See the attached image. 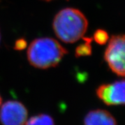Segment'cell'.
Here are the masks:
<instances>
[{
  "mask_svg": "<svg viewBox=\"0 0 125 125\" xmlns=\"http://www.w3.org/2000/svg\"><path fill=\"white\" fill-rule=\"evenodd\" d=\"M88 22L85 15L75 8L61 10L55 16L53 28L56 35L65 43H74L84 36Z\"/></svg>",
  "mask_w": 125,
  "mask_h": 125,
  "instance_id": "6da1fadb",
  "label": "cell"
},
{
  "mask_svg": "<svg viewBox=\"0 0 125 125\" xmlns=\"http://www.w3.org/2000/svg\"><path fill=\"white\" fill-rule=\"evenodd\" d=\"M28 59L34 67L47 69L57 66L67 51L57 40L41 38L33 40L28 47Z\"/></svg>",
  "mask_w": 125,
  "mask_h": 125,
  "instance_id": "7a4b0ae2",
  "label": "cell"
},
{
  "mask_svg": "<svg viewBox=\"0 0 125 125\" xmlns=\"http://www.w3.org/2000/svg\"><path fill=\"white\" fill-rule=\"evenodd\" d=\"M125 36H112L105 52L104 58L111 70L121 77L125 75Z\"/></svg>",
  "mask_w": 125,
  "mask_h": 125,
  "instance_id": "3957f363",
  "label": "cell"
},
{
  "mask_svg": "<svg viewBox=\"0 0 125 125\" xmlns=\"http://www.w3.org/2000/svg\"><path fill=\"white\" fill-rule=\"evenodd\" d=\"M28 118V110L17 101H8L0 109L2 125H24Z\"/></svg>",
  "mask_w": 125,
  "mask_h": 125,
  "instance_id": "277c9868",
  "label": "cell"
},
{
  "mask_svg": "<svg viewBox=\"0 0 125 125\" xmlns=\"http://www.w3.org/2000/svg\"><path fill=\"white\" fill-rule=\"evenodd\" d=\"M125 81H116L104 84L96 89V94L107 105H119L125 104Z\"/></svg>",
  "mask_w": 125,
  "mask_h": 125,
  "instance_id": "5b68a950",
  "label": "cell"
},
{
  "mask_svg": "<svg viewBox=\"0 0 125 125\" xmlns=\"http://www.w3.org/2000/svg\"><path fill=\"white\" fill-rule=\"evenodd\" d=\"M84 125H117L113 115L105 110H91L84 118Z\"/></svg>",
  "mask_w": 125,
  "mask_h": 125,
  "instance_id": "8992f818",
  "label": "cell"
},
{
  "mask_svg": "<svg viewBox=\"0 0 125 125\" xmlns=\"http://www.w3.org/2000/svg\"><path fill=\"white\" fill-rule=\"evenodd\" d=\"M24 125H55L54 121L49 115L41 114L31 117Z\"/></svg>",
  "mask_w": 125,
  "mask_h": 125,
  "instance_id": "52a82bcc",
  "label": "cell"
},
{
  "mask_svg": "<svg viewBox=\"0 0 125 125\" xmlns=\"http://www.w3.org/2000/svg\"><path fill=\"white\" fill-rule=\"evenodd\" d=\"M85 41L84 43L79 45L75 49L76 57H81V56H87L91 54L92 48L91 45V42L92 41L91 38H84Z\"/></svg>",
  "mask_w": 125,
  "mask_h": 125,
  "instance_id": "ba28073f",
  "label": "cell"
},
{
  "mask_svg": "<svg viewBox=\"0 0 125 125\" xmlns=\"http://www.w3.org/2000/svg\"><path fill=\"white\" fill-rule=\"evenodd\" d=\"M94 40L100 45H104L109 40V35L105 31L103 30H98L94 34Z\"/></svg>",
  "mask_w": 125,
  "mask_h": 125,
  "instance_id": "9c48e42d",
  "label": "cell"
},
{
  "mask_svg": "<svg viewBox=\"0 0 125 125\" xmlns=\"http://www.w3.org/2000/svg\"><path fill=\"white\" fill-rule=\"evenodd\" d=\"M27 47V42L24 38H20L15 42L14 49L17 51L24 50Z\"/></svg>",
  "mask_w": 125,
  "mask_h": 125,
  "instance_id": "30bf717a",
  "label": "cell"
},
{
  "mask_svg": "<svg viewBox=\"0 0 125 125\" xmlns=\"http://www.w3.org/2000/svg\"><path fill=\"white\" fill-rule=\"evenodd\" d=\"M1 102H2V99H1V96H0V105H1Z\"/></svg>",
  "mask_w": 125,
  "mask_h": 125,
  "instance_id": "8fae6325",
  "label": "cell"
},
{
  "mask_svg": "<svg viewBox=\"0 0 125 125\" xmlns=\"http://www.w3.org/2000/svg\"><path fill=\"white\" fill-rule=\"evenodd\" d=\"M47 1H51V0H47Z\"/></svg>",
  "mask_w": 125,
  "mask_h": 125,
  "instance_id": "7c38bea8",
  "label": "cell"
}]
</instances>
